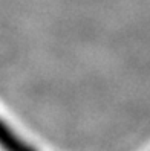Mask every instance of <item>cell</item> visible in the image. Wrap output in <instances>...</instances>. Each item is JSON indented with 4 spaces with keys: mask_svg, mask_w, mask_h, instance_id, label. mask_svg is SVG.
<instances>
[{
    "mask_svg": "<svg viewBox=\"0 0 150 151\" xmlns=\"http://www.w3.org/2000/svg\"><path fill=\"white\" fill-rule=\"evenodd\" d=\"M0 148L5 151H35L15 134L2 118H0Z\"/></svg>",
    "mask_w": 150,
    "mask_h": 151,
    "instance_id": "obj_1",
    "label": "cell"
}]
</instances>
